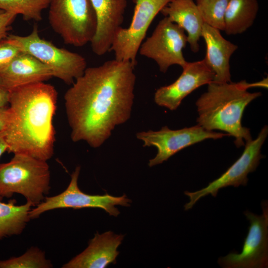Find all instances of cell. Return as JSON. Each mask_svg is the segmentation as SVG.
Segmentation results:
<instances>
[{
    "label": "cell",
    "instance_id": "f1b7e54d",
    "mask_svg": "<svg viewBox=\"0 0 268 268\" xmlns=\"http://www.w3.org/2000/svg\"><path fill=\"white\" fill-rule=\"evenodd\" d=\"M4 12H5V11H4L0 9V14L1 13H2Z\"/></svg>",
    "mask_w": 268,
    "mask_h": 268
},
{
    "label": "cell",
    "instance_id": "83f0119b",
    "mask_svg": "<svg viewBox=\"0 0 268 268\" xmlns=\"http://www.w3.org/2000/svg\"><path fill=\"white\" fill-rule=\"evenodd\" d=\"M7 149V144L2 132L0 133V157Z\"/></svg>",
    "mask_w": 268,
    "mask_h": 268
},
{
    "label": "cell",
    "instance_id": "9c48e42d",
    "mask_svg": "<svg viewBox=\"0 0 268 268\" xmlns=\"http://www.w3.org/2000/svg\"><path fill=\"white\" fill-rule=\"evenodd\" d=\"M260 215L246 210L244 213L250 222L248 233L240 253H230L218 260L225 268H266L268 266V206L262 203Z\"/></svg>",
    "mask_w": 268,
    "mask_h": 268
},
{
    "label": "cell",
    "instance_id": "7c38bea8",
    "mask_svg": "<svg viewBox=\"0 0 268 268\" xmlns=\"http://www.w3.org/2000/svg\"><path fill=\"white\" fill-rule=\"evenodd\" d=\"M227 134L209 131L197 125L179 130H171L167 126L160 130H149L136 134L137 139L142 140L143 146H154L157 153L149 160L148 166L152 167L167 161L170 157L183 149L206 139H217Z\"/></svg>",
    "mask_w": 268,
    "mask_h": 268
},
{
    "label": "cell",
    "instance_id": "44dd1931",
    "mask_svg": "<svg viewBox=\"0 0 268 268\" xmlns=\"http://www.w3.org/2000/svg\"><path fill=\"white\" fill-rule=\"evenodd\" d=\"M50 0H0V9L20 14L24 20L40 21L42 11L48 8Z\"/></svg>",
    "mask_w": 268,
    "mask_h": 268
},
{
    "label": "cell",
    "instance_id": "d6986e66",
    "mask_svg": "<svg viewBox=\"0 0 268 268\" xmlns=\"http://www.w3.org/2000/svg\"><path fill=\"white\" fill-rule=\"evenodd\" d=\"M259 9L257 0H229L224 17V31L240 34L253 24Z\"/></svg>",
    "mask_w": 268,
    "mask_h": 268
},
{
    "label": "cell",
    "instance_id": "4316f807",
    "mask_svg": "<svg viewBox=\"0 0 268 268\" xmlns=\"http://www.w3.org/2000/svg\"><path fill=\"white\" fill-rule=\"evenodd\" d=\"M9 90L0 86V108L6 107L9 102Z\"/></svg>",
    "mask_w": 268,
    "mask_h": 268
},
{
    "label": "cell",
    "instance_id": "cb8c5ba5",
    "mask_svg": "<svg viewBox=\"0 0 268 268\" xmlns=\"http://www.w3.org/2000/svg\"><path fill=\"white\" fill-rule=\"evenodd\" d=\"M21 52L4 39L0 42V70L4 68Z\"/></svg>",
    "mask_w": 268,
    "mask_h": 268
},
{
    "label": "cell",
    "instance_id": "8992f818",
    "mask_svg": "<svg viewBox=\"0 0 268 268\" xmlns=\"http://www.w3.org/2000/svg\"><path fill=\"white\" fill-rule=\"evenodd\" d=\"M48 19L65 43L82 47L90 43L97 27L90 0H50Z\"/></svg>",
    "mask_w": 268,
    "mask_h": 268
},
{
    "label": "cell",
    "instance_id": "484cf974",
    "mask_svg": "<svg viewBox=\"0 0 268 268\" xmlns=\"http://www.w3.org/2000/svg\"><path fill=\"white\" fill-rule=\"evenodd\" d=\"M9 117L8 107L0 108V133L3 132L6 129Z\"/></svg>",
    "mask_w": 268,
    "mask_h": 268
},
{
    "label": "cell",
    "instance_id": "5b68a950",
    "mask_svg": "<svg viewBox=\"0 0 268 268\" xmlns=\"http://www.w3.org/2000/svg\"><path fill=\"white\" fill-rule=\"evenodd\" d=\"M4 40L21 52L32 55L49 67L54 77L67 84H72L87 67L86 60L81 55L58 48L41 38L36 25L28 35L8 34Z\"/></svg>",
    "mask_w": 268,
    "mask_h": 268
},
{
    "label": "cell",
    "instance_id": "7402d4cb",
    "mask_svg": "<svg viewBox=\"0 0 268 268\" xmlns=\"http://www.w3.org/2000/svg\"><path fill=\"white\" fill-rule=\"evenodd\" d=\"M229 0H196L203 22L220 31L224 30V17Z\"/></svg>",
    "mask_w": 268,
    "mask_h": 268
},
{
    "label": "cell",
    "instance_id": "ffe728a7",
    "mask_svg": "<svg viewBox=\"0 0 268 268\" xmlns=\"http://www.w3.org/2000/svg\"><path fill=\"white\" fill-rule=\"evenodd\" d=\"M0 199V240L22 233L30 219L29 212L32 204L28 201L23 205H16L15 200L8 203Z\"/></svg>",
    "mask_w": 268,
    "mask_h": 268
},
{
    "label": "cell",
    "instance_id": "d4e9b609",
    "mask_svg": "<svg viewBox=\"0 0 268 268\" xmlns=\"http://www.w3.org/2000/svg\"><path fill=\"white\" fill-rule=\"evenodd\" d=\"M16 15L9 12H4L0 14V42L7 36L8 31Z\"/></svg>",
    "mask_w": 268,
    "mask_h": 268
},
{
    "label": "cell",
    "instance_id": "7a4b0ae2",
    "mask_svg": "<svg viewBox=\"0 0 268 268\" xmlns=\"http://www.w3.org/2000/svg\"><path fill=\"white\" fill-rule=\"evenodd\" d=\"M9 92V117L3 132L7 151L47 161L54 154L56 89L51 84L39 82Z\"/></svg>",
    "mask_w": 268,
    "mask_h": 268
},
{
    "label": "cell",
    "instance_id": "603a6c76",
    "mask_svg": "<svg viewBox=\"0 0 268 268\" xmlns=\"http://www.w3.org/2000/svg\"><path fill=\"white\" fill-rule=\"evenodd\" d=\"M53 266L44 253L37 247H32L18 257L0 260V268H49Z\"/></svg>",
    "mask_w": 268,
    "mask_h": 268
},
{
    "label": "cell",
    "instance_id": "ba28073f",
    "mask_svg": "<svg viewBox=\"0 0 268 268\" xmlns=\"http://www.w3.org/2000/svg\"><path fill=\"white\" fill-rule=\"evenodd\" d=\"M185 31L164 16L150 36L142 42L138 52L141 56L154 60L160 71L177 65L183 67L187 63L183 50L187 42Z\"/></svg>",
    "mask_w": 268,
    "mask_h": 268
},
{
    "label": "cell",
    "instance_id": "9a60e30c",
    "mask_svg": "<svg viewBox=\"0 0 268 268\" xmlns=\"http://www.w3.org/2000/svg\"><path fill=\"white\" fill-rule=\"evenodd\" d=\"M124 235L108 231L98 232L90 240L88 247L80 254L63 265V268H104L115 263L119 254L118 248Z\"/></svg>",
    "mask_w": 268,
    "mask_h": 268
},
{
    "label": "cell",
    "instance_id": "5bb4252c",
    "mask_svg": "<svg viewBox=\"0 0 268 268\" xmlns=\"http://www.w3.org/2000/svg\"><path fill=\"white\" fill-rule=\"evenodd\" d=\"M97 21L91 47L98 56L110 52L114 37L122 27L127 0H90Z\"/></svg>",
    "mask_w": 268,
    "mask_h": 268
},
{
    "label": "cell",
    "instance_id": "3957f363",
    "mask_svg": "<svg viewBox=\"0 0 268 268\" xmlns=\"http://www.w3.org/2000/svg\"><path fill=\"white\" fill-rule=\"evenodd\" d=\"M260 84H250L245 80L236 83L211 81L196 103L198 125L207 131L225 132L235 138L234 142L237 147L244 146L245 142L253 139L250 129L241 124L244 111L250 103L262 95L260 92L252 93L247 89Z\"/></svg>",
    "mask_w": 268,
    "mask_h": 268
},
{
    "label": "cell",
    "instance_id": "6da1fadb",
    "mask_svg": "<svg viewBox=\"0 0 268 268\" xmlns=\"http://www.w3.org/2000/svg\"><path fill=\"white\" fill-rule=\"evenodd\" d=\"M135 65L116 59L86 67L64 95L73 142L100 146L116 126L131 117L134 99Z\"/></svg>",
    "mask_w": 268,
    "mask_h": 268
},
{
    "label": "cell",
    "instance_id": "30bf717a",
    "mask_svg": "<svg viewBox=\"0 0 268 268\" xmlns=\"http://www.w3.org/2000/svg\"><path fill=\"white\" fill-rule=\"evenodd\" d=\"M172 0H134L132 19L128 28L122 27L116 33L110 51L115 59L129 61L136 65L139 48L148 29L159 12Z\"/></svg>",
    "mask_w": 268,
    "mask_h": 268
},
{
    "label": "cell",
    "instance_id": "4fadbf2b",
    "mask_svg": "<svg viewBox=\"0 0 268 268\" xmlns=\"http://www.w3.org/2000/svg\"><path fill=\"white\" fill-rule=\"evenodd\" d=\"M180 76L172 84L161 86L154 93L158 105L176 110L182 100L198 88L213 80L214 73L204 60L187 62Z\"/></svg>",
    "mask_w": 268,
    "mask_h": 268
},
{
    "label": "cell",
    "instance_id": "ac0fdd59",
    "mask_svg": "<svg viewBox=\"0 0 268 268\" xmlns=\"http://www.w3.org/2000/svg\"><path fill=\"white\" fill-rule=\"evenodd\" d=\"M160 12L187 32L191 50L198 52L204 22L194 0H172Z\"/></svg>",
    "mask_w": 268,
    "mask_h": 268
},
{
    "label": "cell",
    "instance_id": "e0dca14e",
    "mask_svg": "<svg viewBox=\"0 0 268 268\" xmlns=\"http://www.w3.org/2000/svg\"><path fill=\"white\" fill-rule=\"evenodd\" d=\"M201 37L206 45L204 62L214 73L212 81L231 82L230 59L238 46L225 39L220 31L203 23Z\"/></svg>",
    "mask_w": 268,
    "mask_h": 268
},
{
    "label": "cell",
    "instance_id": "8fae6325",
    "mask_svg": "<svg viewBox=\"0 0 268 268\" xmlns=\"http://www.w3.org/2000/svg\"><path fill=\"white\" fill-rule=\"evenodd\" d=\"M268 134V127L265 126L256 139L246 143L240 157L219 178L210 182L206 187L194 192H184L190 199V201L184 205L185 210L191 209L199 200L206 196L211 195L216 197L220 189L228 186H246L248 174L255 171L263 157L261 149Z\"/></svg>",
    "mask_w": 268,
    "mask_h": 268
},
{
    "label": "cell",
    "instance_id": "277c9868",
    "mask_svg": "<svg viewBox=\"0 0 268 268\" xmlns=\"http://www.w3.org/2000/svg\"><path fill=\"white\" fill-rule=\"evenodd\" d=\"M50 171L46 161L21 153L0 164V199L14 193L23 195L32 206L43 201L50 187Z\"/></svg>",
    "mask_w": 268,
    "mask_h": 268
},
{
    "label": "cell",
    "instance_id": "52a82bcc",
    "mask_svg": "<svg viewBox=\"0 0 268 268\" xmlns=\"http://www.w3.org/2000/svg\"><path fill=\"white\" fill-rule=\"evenodd\" d=\"M80 167L77 166L71 175V180L67 188L62 193L53 197H46L29 212L30 219L38 217L42 213L57 208H99L110 215L117 216L120 211L116 205L130 206L131 200L126 195L114 197L106 194L92 195L82 192L78 186Z\"/></svg>",
    "mask_w": 268,
    "mask_h": 268
},
{
    "label": "cell",
    "instance_id": "2e32d148",
    "mask_svg": "<svg viewBox=\"0 0 268 268\" xmlns=\"http://www.w3.org/2000/svg\"><path fill=\"white\" fill-rule=\"evenodd\" d=\"M54 76L52 69L32 55L21 52L0 70V86L8 90L44 82Z\"/></svg>",
    "mask_w": 268,
    "mask_h": 268
}]
</instances>
